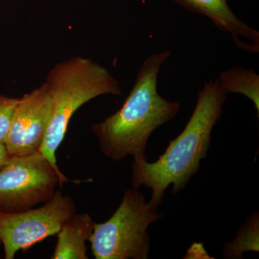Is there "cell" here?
I'll return each instance as SVG.
<instances>
[{"label":"cell","mask_w":259,"mask_h":259,"mask_svg":"<svg viewBox=\"0 0 259 259\" xmlns=\"http://www.w3.org/2000/svg\"><path fill=\"white\" fill-rule=\"evenodd\" d=\"M171 51L154 53L145 59L123 105L113 115L92 125L100 151L112 161L129 156L146 158L149 138L180 112L179 102L158 93V78Z\"/></svg>","instance_id":"obj_2"},{"label":"cell","mask_w":259,"mask_h":259,"mask_svg":"<svg viewBox=\"0 0 259 259\" xmlns=\"http://www.w3.org/2000/svg\"><path fill=\"white\" fill-rule=\"evenodd\" d=\"M10 155L7 150L5 144L3 143H0V168L6 163L9 158Z\"/></svg>","instance_id":"obj_13"},{"label":"cell","mask_w":259,"mask_h":259,"mask_svg":"<svg viewBox=\"0 0 259 259\" xmlns=\"http://www.w3.org/2000/svg\"><path fill=\"white\" fill-rule=\"evenodd\" d=\"M40 151L10 156L0 168V211L16 212L45 203L69 182Z\"/></svg>","instance_id":"obj_5"},{"label":"cell","mask_w":259,"mask_h":259,"mask_svg":"<svg viewBox=\"0 0 259 259\" xmlns=\"http://www.w3.org/2000/svg\"><path fill=\"white\" fill-rule=\"evenodd\" d=\"M258 245L259 215L257 211L252 213L240 227L235 239L225 245L223 257L225 258H242L245 252H258Z\"/></svg>","instance_id":"obj_11"},{"label":"cell","mask_w":259,"mask_h":259,"mask_svg":"<svg viewBox=\"0 0 259 259\" xmlns=\"http://www.w3.org/2000/svg\"><path fill=\"white\" fill-rule=\"evenodd\" d=\"M228 95L218 79L204 81L197 91L190 120L176 139L169 141L163 154L153 163L146 158H134L133 187L151 189V203L159 205L170 185L174 194L179 193L198 171L210 148L211 134L222 117Z\"/></svg>","instance_id":"obj_1"},{"label":"cell","mask_w":259,"mask_h":259,"mask_svg":"<svg viewBox=\"0 0 259 259\" xmlns=\"http://www.w3.org/2000/svg\"><path fill=\"white\" fill-rule=\"evenodd\" d=\"M177 5L194 14L209 19L221 31L231 35L240 50L258 54L259 32L241 21L228 5V0H174Z\"/></svg>","instance_id":"obj_8"},{"label":"cell","mask_w":259,"mask_h":259,"mask_svg":"<svg viewBox=\"0 0 259 259\" xmlns=\"http://www.w3.org/2000/svg\"><path fill=\"white\" fill-rule=\"evenodd\" d=\"M53 99L47 83L18 99L5 146L10 156L40 151L52 118Z\"/></svg>","instance_id":"obj_7"},{"label":"cell","mask_w":259,"mask_h":259,"mask_svg":"<svg viewBox=\"0 0 259 259\" xmlns=\"http://www.w3.org/2000/svg\"><path fill=\"white\" fill-rule=\"evenodd\" d=\"M19 98L0 94V143L5 144Z\"/></svg>","instance_id":"obj_12"},{"label":"cell","mask_w":259,"mask_h":259,"mask_svg":"<svg viewBox=\"0 0 259 259\" xmlns=\"http://www.w3.org/2000/svg\"><path fill=\"white\" fill-rule=\"evenodd\" d=\"M95 223L88 213H75L57 233V243L52 259H88L86 242L94 231Z\"/></svg>","instance_id":"obj_9"},{"label":"cell","mask_w":259,"mask_h":259,"mask_svg":"<svg viewBox=\"0 0 259 259\" xmlns=\"http://www.w3.org/2000/svg\"><path fill=\"white\" fill-rule=\"evenodd\" d=\"M158 206L138 189H127L118 208L105 223H95L89 241L96 259H147L148 226L161 219Z\"/></svg>","instance_id":"obj_4"},{"label":"cell","mask_w":259,"mask_h":259,"mask_svg":"<svg viewBox=\"0 0 259 259\" xmlns=\"http://www.w3.org/2000/svg\"><path fill=\"white\" fill-rule=\"evenodd\" d=\"M218 81L226 93L241 94L249 99L259 116V75L253 69L235 66L223 71Z\"/></svg>","instance_id":"obj_10"},{"label":"cell","mask_w":259,"mask_h":259,"mask_svg":"<svg viewBox=\"0 0 259 259\" xmlns=\"http://www.w3.org/2000/svg\"><path fill=\"white\" fill-rule=\"evenodd\" d=\"M53 99L52 118L40 152L59 170L56 153L75 112L102 95H122L120 83L106 69L89 58L75 56L56 64L46 81Z\"/></svg>","instance_id":"obj_3"},{"label":"cell","mask_w":259,"mask_h":259,"mask_svg":"<svg viewBox=\"0 0 259 259\" xmlns=\"http://www.w3.org/2000/svg\"><path fill=\"white\" fill-rule=\"evenodd\" d=\"M76 212L74 199L56 191L41 207L16 212L0 211V241L5 258H15L48 237L57 234L62 225Z\"/></svg>","instance_id":"obj_6"},{"label":"cell","mask_w":259,"mask_h":259,"mask_svg":"<svg viewBox=\"0 0 259 259\" xmlns=\"http://www.w3.org/2000/svg\"><path fill=\"white\" fill-rule=\"evenodd\" d=\"M1 245H2V242H1V241H0V247H1Z\"/></svg>","instance_id":"obj_14"}]
</instances>
